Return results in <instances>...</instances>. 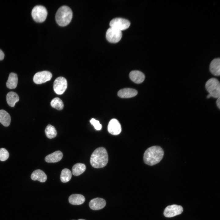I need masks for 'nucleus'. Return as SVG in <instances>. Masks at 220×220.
Returning a JSON list of instances; mask_svg holds the SVG:
<instances>
[{
    "label": "nucleus",
    "instance_id": "1",
    "mask_svg": "<svg viewBox=\"0 0 220 220\" xmlns=\"http://www.w3.org/2000/svg\"><path fill=\"white\" fill-rule=\"evenodd\" d=\"M164 153L163 150L160 146H151L147 149L144 152V162L149 165H154L159 163L162 160Z\"/></svg>",
    "mask_w": 220,
    "mask_h": 220
},
{
    "label": "nucleus",
    "instance_id": "2",
    "mask_svg": "<svg viewBox=\"0 0 220 220\" xmlns=\"http://www.w3.org/2000/svg\"><path fill=\"white\" fill-rule=\"evenodd\" d=\"M108 161L107 151L103 147H100L95 149L91 154L90 160L91 165L96 168L105 167Z\"/></svg>",
    "mask_w": 220,
    "mask_h": 220
},
{
    "label": "nucleus",
    "instance_id": "3",
    "mask_svg": "<svg viewBox=\"0 0 220 220\" xmlns=\"http://www.w3.org/2000/svg\"><path fill=\"white\" fill-rule=\"evenodd\" d=\"M72 12L68 6H63L57 10L55 15L57 24L61 26H65L71 22L72 17Z\"/></svg>",
    "mask_w": 220,
    "mask_h": 220
},
{
    "label": "nucleus",
    "instance_id": "4",
    "mask_svg": "<svg viewBox=\"0 0 220 220\" xmlns=\"http://www.w3.org/2000/svg\"><path fill=\"white\" fill-rule=\"evenodd\" d=\"M205 87L209 93L207 96V98L212 97L217 99L220 97V82L217 79L212 78L209 79L205 83Z\"/></svg>",
    "mask_w": 220,
    "mask_h": 220
},
{
    "label": "nucleus",
    "instance_id": "5",
    "mask_svg": "<svg viewBox=\"0 0 220 220\" xmlns=\"http://www.w3.org/2000/svg\"><path fill=\"white\" fill-rule=\"evenodd\" d=\"M47 11L46 8L41 5H37L32 9L31 15L34 20L37 22H42L46 18Z\"/></svg>",
    "mask_w": 220,
    "mask_h": 220
},
{
    "label": "nucleus",
    "instance_id": "6",
    "mask_svg": "<svg viewBox=\"0 0 220 220\" xmlns=\"http://www.w3.org/2000/svg\"><path fill=\"white\" fill-rule=\"evenodd\" d=\"M128 20L121 17H116L112 19L110 22V27L122 31L127 29L130 25Z\"/></svg>",
    "mask_w": 220,
    "mask_h": 220
},
{
    "label": "nucleus",
    "instance_id": "7",
    "mask_svg": "<svg viewBox=\"0 0 220 220\" xmlns=\"http://www.w3.org/2000/svg\"><path fill=\"white\" fill-rule=\"evenodd\" d=\"M122 31L110 27L107 30L106 37L107 40L111 43L118 42L122 37Z\"/></svg>",
    "mask_w": 220,
    "mask_h": 220
},
{
    "label": "nucleus",
    "instance_id": "8",
    "mask_svg": "<svg viewBox=\"0 0 220 220\" xmlns=\"http://www.w3.org/2000/svg\"><path fill=\"white\" fill-rule=\"evenodd\" d=\"M53 86L55 93L61 95L67 89V81L64 77H58L54 80Z\"/></svg>",
    "mask_w": 220,
    "mask_h": 220
},
{
    "label": "nucleus",
    "instance_id": "9",
    "mask_svg": "<svg viewBox=\"0 0 220 220\" xmlns=\"http://www.w3.org/2000/svg\"><path fill=\"white\" fill-rule=\"evenodd\" d=\"M52 73L48 71H42L38 72L34 75L33 80L37 84H41L50 80L52 77Z\"/></svg>",
    "mask_w": 220,
    "mask_h": 220
},
{
    "label": "nucleus",
    "instance_id": "10",
    "mask_svg": "<svg viewBox=\"0 0 220 220\" xmlns=\"http://www.w3.org/2000/svg\"><path fill=\"white\" fill-rule=\"evenodd\" d=\"M183 211L182 206L173 204L168 206L165 208L163 214L165 217L170 218L181 214Z\"/></svg>",
    "mask_w": 220,
    "mask_h": 220
},
{
    "label": "nucleus",
    "instance_id": "11",
    "mask_svg": "<svg viewBox=\"0 0 220 220\" xmlns=\"http://www.w3.org/2000/svg\"><path fill=\"white\" fill-rule=\"evenodd\" d=\"M108 130L112 134L117 135L119 134L121 131L122 129L118 121L115 119L111 120L108 125Z\"/></svg>",
    "mask_w": 220,
    "mask_h": 220
},
{
    "label": "nucleus",
    "instance_id": "12",
    "mask_svg": "<svg viewBox=\"0 0 220 220\" xmlns=\"http://www.w3.org/2000/svg\"><path fill=\"white\" fill-rule=\"evenodd\" d=\"M106 202L103 199L96 198L91 200L89 203V206L91 209L94 210H100L106 205Z\"/></svg>",
    "mask_w": 220,
    "mask_h": 220
},
{
    "label": "nucleus",
    "instance_id": "13",
    "mask_svg": "<svg viewBox=\"0 0 220 220\" xmlns=\"http://www.w3.org/2000/svg\"><path fill=\"white\" fill-rule=\"evenodd\" d=\"M129 75L130 79L134 82L137 84L142 83L145 79L144 74L138 70L131 71Z\"/></svg>",
    "mask_w": 220,
    "mask_h": 220
},
{
    "label": "nucleus",
    "instance_id": "14",
    "mask_svg": "<svg viewBox=\"0 0 220 220\" xmlns=\"http://www.w3.org/2000/svg\"><path fill=\"white\" fill-rule=\"evenodd\" d=\"M209 70L214 75H220V59L219 58H215L212 61L209 65Z\"/></svg>",
    "mask_w": 220,
    "mask_h": 220
},
{
    "label": "nucleus",
    "instance_id": "15",
    "mask_svg": "<svg viewBox=\"0 0 220 220\" xmlns=\"http://www.w3.org/2000/svg\"><path fill=\"white\" fill-rule=\"evenodd\" d=\"M137 94L138 92L135 89L125 88L120 90L118 92V95L122 98H129L134 97Z\"/></svg>",
    "mask_w": 220,
    "mask_h": 220
},
{
    "label": "nucleus",
    "instance_id": "16",
    "mask_svg": "<svg viewBox=\"0 0 220 220\" xmlns=\"http://www.w3.org/2000/svg\"><path fill=\"white\" fill-rule=\"evenodd\" d=\"M63 154L60 151H57L46 156L45 161L47 163H56L60 161L62 158Z\"/></svg>",
    "mask_w": 220,
    "mask_h": 220
},
{
    "label": "nucleus",
    "instance_id": "17",
    "mask_svg": "<svg viewBox=\"0 0 220 220\" xmlns=\"http://www.w3.org/2000/svg\"><path fill=\"white\" fill-rule=\"evenodd\" d=\"M31 178L33 180H37L41 182H45L47 179L46 174L40 169L36 170L33 171L31 174Z\"/></svg>",
    "mask_w": 220,
    "mask_h": 220
},
{
    "label": "nucleus",
    "instance_id": "18",
    "mask_svg": "<svg viewBox=\"0 0 220 220\" xmlns=\"http://www.w3.org/2000/svg\"><path fill=\"white\" fill-rule=\"evenodd\" d=\"M85 200L84 196L80 194H72L68 198L69 203L74 205H81L84 203Z\"/></svg>",
    "mask_w": 220,
    "mask_h": 220
},
{
    "label": "nucleus",
    "instance_id": "19",
    "mask_svg": "<svg viewBox=\"0 0 220 220\" xmlns=\"http://www.w3.org/2000/svg\"><path fill=\"white\" fill-rule=\"evenodd\" d=\"M18 82L17 75L13 72L10 73L6 83L7 87L10 89L16 88Z\"/></svg>",
    "mask_w": 220,
    "mask_h": 220
},
{
    "label": "nucleus",
    "instance_id": "20",
    "mask_svg": "<svg viewBox=\"0 0 220 220\" xmlns=\"http://www.w3.org/2000/svg\"><path fill=\"white\" fill-rule=\"evenodd\" d=\"M6 101L9 105L14 107L15 104L19 100L18 94L15 92L10 91L8 93L6 97Z\"/></svg>",
    "mask_w": 220,
    "mask_h": 220
},
{
    "label": "nucleus",
    "instance_id": "21",
    "mask_svg": "<svg viewBox=\"0 0 220 220\" xmlns=\"http://www.w3.org/2000/svg\"><path fill=\"white\" fill-rule=\"evenodd\" d=\"M11 117L9 114L5 110H0V123L4 126L8 127L10 124Z\"/></svg>",
    "mask_w": 220,
    "mask_h": 220
},
{
    "label": "nucleus",
    "instance_id": "22",
    "mask_svg": "<svg viewBox=\"0 0 220 220\" xmlns=\"http://www.w3.org/2000/svg\"><path fill=\"white\" fill-rule=\"evenodd\" d=\"M86 169V166L84 164L77 163L74 165L72 167V174L74 176H79L83 173Z\"/></svg>",
    "mask_w": 220,
    "mask_h": 220
},
{
    "label": "nucleus",
    "instance_id": "23",
    "mask_svg": "<svg viewBox=\"0 0 220 220\" xmlns=\"http://www.w3.org/2000/svg\"><path fill=\"white\" fill-rule=\"evenodd\" d=\"M45 132L46 136L49 139L54 138L57 134L55 127L50 124H49L46 127Z\"/></svg>",
    "mask_w": 220,
    "mask_h": 220
},
{
    "label": "nucleus",
    "instance_id": "24",
    "mask_svg": "<svg viewBox=\"0 0 220 220\" xmlns=\"http://www.w3.org/2000/svg\"><path fill=\"white\" fill-rule=\"evenodd\" d=\"M72 176L71 172L69 169H64L61 172L60 175L61 180L62 182H67L71 179Z\"/></svg>",
    "mask_w": 220,
    "mask_h": 220
},
{
    "label": "nucleus",
    "instance_id": "25",
    "mask_svg": "<svg viewBox=\"0 0 220 220\" xmlns=\"http://www.w3.org/2000/svg\"><path fill=\"white\" fill-rule=\"evenodd\" d=\"M51 106L58 110H61L64 107V104L62 101L58 97H55L51 101L50 103Z\"/></svg>",
    "mask_w": 220,
    "mask_h": 220
},
{
    "label": "nucleus",
    "instance_id": "26",
    "mask_svg": "<svg viewBox=\"0 0 220 220\" xmlns=\"http://www.w3.org/2000/svg\"><path fill=\"white\" fill-rule=\"evenodd\" d=\"M9 154L7 150L5 148H0V160L4 161L7 160L9 158Z\"/></svg>",
    "mask_w": 220,
    "mask_h": 220
},
{
    "label": "nucleus",
    "instance_id": "27",
    "mask_svg": "<svg viewBox=\"0 0 220 220\" xmlns=\"http://www.w3.org/2000/svg\"><path fill=\"white\" fill-rule=\"evenodd\" d=\"M90 123L94 126V128L97 130H100L102 127L100 123L99 122L94 118H92L90 120Z\"/></svg>",
    "mask_w": 220,
    "mask_h": 220
},
{
    "label": "nucleus",
    "instance_id": "28",
    "mask_svg": "<svg viewBox=\"0 0 220 220\" xmlns=\"http://www.w3.org/2000/svg\"><path fill=\"white\" fill-rule=\"evenodd\" d=\"M4 57V54L3 52L0 49V60H2Z\"/></svg>",
    "mask_w": 220,
    "mask_h": 220
},
{
    "label": "nucleus",
    "instance_id": "29",
    "mask_svg": "<svg viewBox=\"0 0 220 220\" xmlns=\"http://www.w3.org/2000/svg\"><path fill=\"white\" fill-rule=\"evenodd\" d=\"M220 97H219L217 99V100L216 102V105L219 109H220Z\"/></svg>",
    "mask_w": 220,
    "mask_h": 220
},
{
    "label": "nucleus",
    "instance_id": "30",
    "mask_svg": "<svg viewBox=\"0 0 220 220\" xmlns=\"http://www.w3.org/2000/svg\"><path fill=\"white\" fill-rule=\"evenodd\" d=\"M78 220H85L80 219H78Z\"/></svg>",
    "mask_w": 220,
    "mask_h": 220
}]
</instances>
